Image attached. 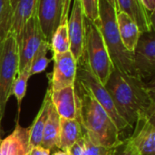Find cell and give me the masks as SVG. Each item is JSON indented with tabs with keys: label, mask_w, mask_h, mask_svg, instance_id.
Here are the masks:
<instances>
[{
	"label": "cell",
	"mask_w": 155,
	"mask_h": 155,
	"mask_svg": "<svg viewBox=\"0 0 155 155\" xmlns=\"http://www.w3.org/2000/svg\"><path fill=\"white\" fill-rule=\"evenodd\" d=\"M84 131L77 119H64L60 117V134L58 149L68 152L83 136Z\"/></svg>",
	"instance_id": "obj_18"
},
{
	"label": "cell",
	"mask_w": 155,
	"mask_h": 155,
	"mask_svg": "<svg viewBox=\"0 0 155 155\" xmlns=\"http://www.w3.org/2000/svg\"><path fill=\"white\" fill-rule=\"evenodd\" d=\"M45 40L46 39L41 30L39 21L35 14L25 23L17 41L19 54L18 73L24 69L30 68V64L35 52Z\"/></svg>",
	"instance_id": "obj_7"
},
{
	"label": "cell",
	"mask_w": 155,
	"mask_h": 155,
	"mask_svg": "<svg viewBox=\"0 0 155 155\" xmlns=\"http://www.w3.org/2000/svg\"><path fill=\"white\" fill-rule=\"evenodd\" d=\"M71 3H72V0H61L62 11H61V19H60V23H61V22H64V21H66V20L68 19Z\"/></svg>",
	"instance_id": "obj_28"
},
{
	"label": "cell",
	"mask_w": 155,
	"mask_h": 155,
	"mask_svg": "<svg viewBox=\"0 0 155 155\" xmlns=\"http://www.w3.org/2000/svg\"><path fill=\"white\" fill-rule=\"evenodd\" d=\"M96 23L102 32L114 67L127 75L135 76L133 53L126 49L119 35L116 9L106 0H99V17Z\"/></svg>",
	"instance_id": "obj_3"
},
{
	"label": "cell",
	"mask_w": 155,
	"mask_h": 155,
	"mask_svg": "<svg viewBox=\"0 0 155 155\" xmlns=\"http://www.w3.org/2000/svg\"><path fill=\"white\" fill-rule=\"evenodd\" d=\"M28 155H51V152L42 147L41 145H38V146L33 147Z\"/></svg>",
	"instance_id": "obj_29"
},
{
	"label": "cell",
	"mask_w": 155,
	"mask_h": 155,
	"mask_svg": "<svg viewBox=\"0 0 155 155\" xmlns=\"http://www.w3.org/2000/svg\"><path fill=\"white\" fill-rule=\"evenodd\" d=\"M110 5H112L116 10H117V2H116V0H106Z\"/></svg>",
	"instance_id": "obj_31"
},
{
	"label": "cell",
	"mask_w": 155,
	"mask_h": 155,
	"mask_svg": "<svg viewBox=\"0 0 155 155\" xmlns=\"http://www.w3.org/2000/svg\"><path fill=\"white\" fill-rule=\"evenodd\" d=\"M54 67L48 74L49 87L51 91L60 90L74 85L76 81L77 63L71 52L53 55Z\"/></svg>",
	"instance_id": "obj_9"
},
{
	"label": "cell",
	"mask_w": 155,
	"mask_h": 155,
	"mask_svg": "<svg viewBox=\"0 0 155 155\" xmlns=\"http://www.w3.org/2000/svg\"><path fill=\"white\" fill-rule=\"evenodd\" d=\"M30 77H31V75H30L29 68L24 69L23 71L17 73L16 77L15 78L14 83L12 84L11 94H13L16 99L17 105H18V114H20L22 101L26 94L27 83H28V80Z\"/></svg>",
	"instance_id": "obj_23"
},
{
	"label": "cell",
	"mask_w": 155,
	"mask_h": 155,
	"mask_svg": "<svg viewBox=\"0 0 155 155\" xmlns=\"http://www.w3.org/2000/svg\"><path fill=\"white\" fill-rule=\"evenodd\" d=\"M155 114L140 116L129 137L140 155H155Z\"/></svg>",
	"instance_id": "obj_11"
},
{
	"label": "cell",
	"mask_w": 155,
	"mask_h": 155,
	"mask_svg": "<svg viewBox=\"0 0 155 155\" xmlns=\"http://www.w3.org/2000/svg\"><path fill=\"white\" fill-rule=\"evenodd\" d=\"M59 134H60V116L55 111L52 102L49 106L48 117L44 128L41 146L51 151L54 149H58L59 142Z\"/></svg>",
	"instance_id": "obj_19"
},
{
	"label": "cell",
	"mask_w": 155,
	"mask_h": 155,
	"mask_svg": "<svg viewBox=\"0 0 155 155\" xmlns=\"http://www.w3.org/2000/svg\"><path fill=\"white\" fill-rule=\"evenodd\" d=\"M49 50H51L50 43L46 40L43 41L31 61L30 68H29L31 76L40 74V73H43L46 69V67L48 66V64L51 61L47 57V54H48Z\"/></svg>",
	"instance_id": "obj_22"
},
{
	"label": "cell",
	"mask_w": 155,
	"mask_h": 155,
	"mask_svg": "<svg viewBox=\"0 0 155 155\" xmlns=\"http://www.w3.org/2000/svg\"><path fill=\"white\" fill-rule=\"evenodd\" d=\"M76 80L81 82L91 92L95 100L109 114L120 133L127 128H130L128 124L122 118V116L117 112L113 99L108 91L106 90L104 84H103L94 74V73L91 71L83 57L77 63Z\"/></svg>",
	"instance_id": "obj_6"
},
{
	"label": "cell",
	"mask_w": 155,
	"mask_h": 155,
	"mask_svg": "<svg viewBox=\"0 0 155 155\" xmlns=\"http://www.w3.org/2000/svg\"><path fill=\"white\" fill-rule=\"evenodd\" d=\"M78 98V121L94 144L112 148L120 139V131L91 92L78 80L74 84Z\"/></svg>",
	"instance_id": "obj_2"
},
{
	"label": "cell",
	"mask_w": 155,
	"mask_h": 155,
	"mask_svg": "<svg viewBox=\"0 0 155 155\" xmlns=\"http://www.w3.org/2000/svg\"><path fill=\"white\" fill-rule=\"evenodd\" d=\"M61 0H38L36 15L45 39L50 43L51 37L60 24Z\"/></svg>",
	"instance_id": "obj_12"
},
{
	"label": "cell",
	"mask_w": 155,
	"mask_h": 155,
	"mask_svg": "<svg viewBox=\"0 0 155 155\" xmlns=\"http://www.w3.org/2000/svg\"><path fill=\"white\" fill-rule=\"evenodd\" d=\"M53 155H70V154H69V153H68V152H64V151L60 150V151H58V152H55V153H54Z\"/></svg>",
	"instance_id": "obj_32"
},
{
	"label": "cell",
	"mask_w": 155,
	"mask_h": 155,
	"mask_svg": "<svg viewBox=\"0 0 155 155\" xmlns=\"http://www.w3.org/2000/svg\"><path fill=\"white\" fill-rule=\"evenodd\" d=\"M83 10L84 16L93 21L97 22L99 17V0H79Z\"/></svg>",
	"instance_id": "obj_27"
},
{
	"label": "cell",
	"mask_w": 155,
	"mask_h": 155,
	"mask_svg": "<svg viewBox=\"0 0 155 155\" xmlns=\"http://www.w3.org/2000/svg\"><path fill=\"white\" fill-rule=\"evenodd\" d=\"M51 104V98H50V90L47 89L42 105L33 122L31 126L29 127V142L31 149L35 146H38L41 144L42 136L44 128L48 117V111L49 106Z\"/></svg>",
	"instance_id": "obj_20"
},
{
	"label": "cell",
	"mask_w": 155,
	"mask_h": 155,
	"mask_svg": "<svg viewBox=\"0 0 155 155\" xmlns=\"http://www.w3.org/2000/svg\"><path fill=\"white\" fill-rule=\"evenodd\" d=\"M143 6L151 13H153L155 9V0H141Z\"/></svg>",
	"instance_id": "obj_30"
},
{
	"label": "cell",
	"mask_w": 155,
	"mask_h": 155,
	"mask_svg": "<svg viewBox=\"0 0 155 155\" xmlns=\"http://www.w3.org/2000/svg\"><path fill=\"white\" fill-rule=\"evenodd\" d=\"M79 142L81 144V155H109L111 148L94 144L84 133Z\"/></svg>",
	"instance_id": "obj_25"
},
{
	"label": "cell",
	"mask_w": 155,
	"mask_h": 155,
	"mask_svg": "<svg viewBox=\"0 0 155 155\" xmlns=\"http://www.w3.org/2000/svg\"><path fill=\"white\" fill-rule=\"evenodd\" d=\"M19 54L15 35H9L0 44V120L2 121L11 88L18 73Z\"/></svg>",
	"instance_id": "obj_5"
},
{
	"label": "cell",
	"mask_w": 155,
	"mask_h": 155,
	"mask_svg": "<svg viewBox=\"0 0 155 155\" xmlns=\"http://www.w3.org/2000/svg\"><path fill=\"white\" fill-rule=\"evenodd\" d=\"M12 6L11 33L18 41L25 23L36 13L38 0H9Z\"/></svg>",
	"instance_id": "obj_16"
},
{
	"label": "cell",
	"mask_w": 155,
	"mask_h": 155,
	"mask_svg": "<svg viewBox=\"0 0 155 155\" xmlns=\"http://www.w3.org/2000/svg\"><path fill=\"white\" fill-rule=\"evenodd\" d=\"M116 23L124 45L133 53L141 35L137 24L127 14L120 10L116 11Z\"/></svg>",
	"instance_id": "obj_17"
},
{
	"label": "cell",
	"mask_w": 155,
	"mask_h": 155,
	"mask_svg": "<svg viewBox=\"0 0 155 155\" xmlns=\"http://www.w3.org/2000/svg\"><path fill=\"white\" fill-rule=\"evenodd\" d=\"M104 86L117 112L130 128L134 127L138 117L155 114L153 84L127 75L114 67Z\"/></svg>",
	"instance_id": "obj_1"
},
{
	"label": "cell",
	"mask_w": 155,
	"mask_h": 155,
	"mask_svg": "<svg viewBox=\"0 0 155 155\" xmlns=\"http://www.w3.org/2000/svg\"><path fill=\"white\" fill-rule=\"evenodd\" d=\"M116 2L117 10L127 14L137 24L141 33L153 31V13L143 6L141 0H116Z\"/></svg>",
	"instance_id": "obj_15"
},
{
	"label": "cell",
	"mask_w": 155,
	"mask_h": 155,
	"mask_svg": "<svg viewBox=\"0 0 155 155\" xmlns=\"http://www.w3.org/2000/svg\"><path fill=\"white\" fill-rule=\"evenodd\" d=\"M50 48L53 52V55L70 51V39L68 34L67 20L61 22L54 30L50 40Z\"/></svg>",
	"instance_id": "obj_21"
},
{
	"label": "cell",
	"mask_w": 155,
	"mask_h": 155,
	"mask_svg": "<svg viewBox=\"0 0 155 155\" xmlns=\"http://www.w3.org/2000/svg\"><path fill=\"white\" fill-rule=\"evenodd\" d=\"M84 14L79 0H74L71 12L67 19L68 34L70 39V52L76 63H78L84 54V39H85V25Z\"/></svg>",
	"instance_id": "obj_10"
},
{
	"label": "cell",
	"mask_w": 155,
	"mask_h": 155,
	"mask_svg": "<svg viewBox=\"0 0 155 155\" xmlns=\"http://www.w3.org/2000/svg\"><path fill=\"white\" fill-rule=\"evenodd\" d=\"M12 15V6L10 1L0 0V44L11 33Z\"/></svg>",
	"instance_id": "obj_24"
},
{
	"label": "cell",
	"mask_w": 155,
	"mask_h": 155,
	"mask_svg": "<svg viewBox=\"0 0 155 155\" xmlns=\"http://www.w3.org/2000/svg\"><path fill=\"white\" fill-rule=\"evenodd\" d=\"M109 155H140V153L128 137L113 146L110 149Z\"/></svg>",
	"instance_id": "obj_26"
},
{
	"label": "cell",
	"mask_w": 155,
	"mask_h": 155,
	"mask_svg": "<svg viewBox=\"0 0 155 155\" xmlns=\"http://www.w3.org/2000/svg\"><path fill=\"white\" fill-rule=\"evenodd\" d=\"M135 76L145 81L153 79L155 72V37L153 31L141 33L133 52Z\"/></svg>",
	"instance_id": "obj_8"
},
{
	"label": "cell",
	"mask_w": 155,
	"mask_h": 155,
	"mask_svg": "<svg viewBox=\"0 0 155 155\" xmlns=\"http://www.w3.org/2000/svg\"><path fill=\"white\" fill-rule=\"evenodd\" d=\"M50 98L61 118L78 119V98L74 84L56 91L50 90Z\"/></svg>",
	"instance_id": "obj_13"
},
{
	"label": "cell",
	"mask_w": 155,
	"mask_h": 155,
	"mask_svg": "<svg viewBox=\"0 0 155 155\" xmlns=\"http://www.w3.org/2000/svg\"><path fill=\"white\" fill-rule=\"evenodd\" d=\"M84 25L85 39L83 58L98 80L105 84L113 72L114 64L98 24L85 17Z\"/></svg>",
	"instance_id": "obj_4"
},
{
	"label": "cell",
	"mask_w": 155,
	"mask_h": 155,
	"mask_svg": "<svg viewBox=\"0 0 155 155\" xmlns=\"http://www.w3.org/2000/svg\"><path fill=\"white\" fill-rule=\"evenodd\" d=\"M1 122H2V121L0 120V132H1ZM0 135H1V134H0Z\"/></svg>",
	"instance_id": "obj_33"
},
{
	"label": "cell",
	"mask_w": 155,
	"mask_h": 155,
	"mask_svg": "<svg viewBox=\"0 0 155 155\" xmlns=\"http://www.w3.org/2000/svg\"><path fill=\"white\" fill-rule=\"evenodd\" d=\"M30 151L29 127H22L17 120L14 131L1 140L0 155H28Z\"/></svg>",
	"instance_id": "obj_14"
},
{
	"label": "cell",
	"mask_w": 155,
	"mask_h": 155,
	"mask_svg": "<svg viewBox=\"0 0 155 155\" xmlns=\"http://www.w3.org/2000/svg\"><path fill=\"white\" fill-rule=\"evenodd\" d=\"M1 140H2V139H1V135H0V143H1Z\"/></svg>",
	"instance_id": "obj_34"
}]
</instances>
